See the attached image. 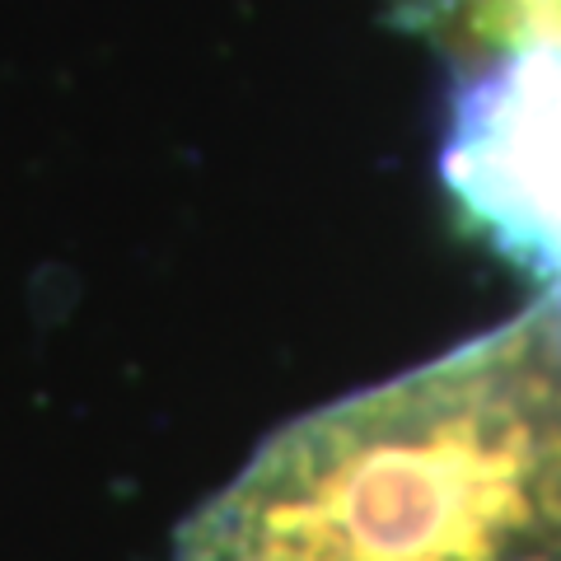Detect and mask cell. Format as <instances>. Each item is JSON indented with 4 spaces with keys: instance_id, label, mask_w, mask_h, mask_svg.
I'll return each instance as SVG.
<instances>
[{
    "instance_id": "obj_1",
    "label": "cell",
    "mask_w": 561,
    "mask_h": 561,
    "mask_svg": "<svg viewBox=\"0 0 561 561\" xmlns=\"http://www.w3.org/2000/svg\"><path fill=\"white\" fill-rule=\"evenodd\" d=\"M173 561H561V286L276 431Z\"/></svg>"
},
{
    "instance_id": "obj_2",
    "label": "cell",
    "mask_w": 561,
    "mask_h": 561,
    "mask_svg": "<svg viewBox=\"0 0 561 561\" xmlns=\"http://www.w3.org/2000/svg\"><path fill=\"white\" fill-rule=\"evenodd\" d=\"M416 38L463 66H491L519 51L561 57V0H393Z\"/></svg>"
}]
</instances>
